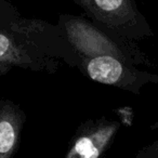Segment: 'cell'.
<instances>
[{
  "label": "cell",
  "mask_w": 158,
  "mask_h": 158,
  "mask_svg": "<svg viewBox=\"0 0 158 158\" xmlns=\"http://www.w3.org/2000/svg\"><path fill=\"white\" fill-rule=\"evenodd\" d=\"M57 26L80 60L112 56L131 65H151L148 56L131 41L87 19L61 15Z\"/></svg>",
  "instance_id": "obj_1"
},
{
  "label": "cell",
  "mask_w": 158,
  "mask_h": 158,
  "mask_svg": "<svg viewBox=\"0 0 158 158\" xmlns=\"http://www.w3.org/2000/svg\"><path fill=\"white\" fill-rule=\"evenodd\" d=\"M95 24L131 41L153 35L134 0H72Z\"/></svg>",
  "instance_id": "obj_2"
},
{
  "label": "cell",
  "mask_w": 158,
  "mask_h": 158,
  "mask_svg": "<svg viewBox=\"0 0 158 158\" xmlns=\"http://www.w3.org/2000/svg\"><path fill=\"white\" fill-rule=\"evenodd\" d=\"M9 29L31 52L48 60H63L68 65L78 67L80 57L77 55L69 42L57 25L38 20L16 19L10 23Z\"/></svg>",
  "instance_id": "obj_3"
},
{
  "label": "cell",
  "mask_w": 158,
  "mask_h": 158,
  "mask_svg": "<svg viewBox=\"0 0 158 158\" xmlns=\"http://www.w3.org/2000/svg\"><path fill=\"white\" fill-rule=\"evenodd\" d=\"M78 68L93 81L140 94L148 85H158V75L139 69L112 56L84 59Z\"/></svg>",
  "instance_id": "obj_4"
},
{
  "label": "cell",
  "mask_w": 158,
  "mask_h": 158,
  "mask_svg": "<svg viewBox=\"0 0 158 158\" xmlns=\"http://www.w3.org/2000/svg\"><path fill=\"white\" fill-rule=\"evenodd\" d=\"M118 121L107 118L88 120L78 128L65 158H99L118 131Z\"/></svg>",
  "instance_id": "obj_5"
},
{
  "label": "cell",
  "mask_w": 158,
  "mask_h": 158,
  "mask_svg": "<svg viewBox=\"0 0 158 158\" xmlns=\"http://www.w3.org/2000/svg\"><path fill=\"white\" fill-rule=\"evenodd\" d=\"M13 67L53 73L57 63L31 52L9 29H0V76Z\"/></svg>",
  "instance_id": "obj_6"
},
{
  "label": "cell",
  "mask_w": 158,
  "mask_h": 158,
  "mask_svg": "<svg viewBox=\"0 0 158 158\" xmlns=\"http://www.w3.org/2000/svg\"><path fill=\"white\" fill-rule=\"evenodd\" d=\"M25 120L26 116L20 105L9 100L0 101V158H13Z\"/></svg>",
  "instance_id": "obj_7"
},
{
  "label": "cell",
  "mask_w": 158,
  "mask_h": 158,
  "mask_svg": "<svg viewBox=\"0 0 158 158\" xmlns=\"http://www.w3.org/2000/svg\"><path fill=\"white\" fill-rule=\"evenodd\" d=\"M151 128L153 130L158 129V121L152 125ZM135 158H158V140L141 148L136 154Z\"/></svg>",
  "instance_id": "obj_8"
}]
</instances>
